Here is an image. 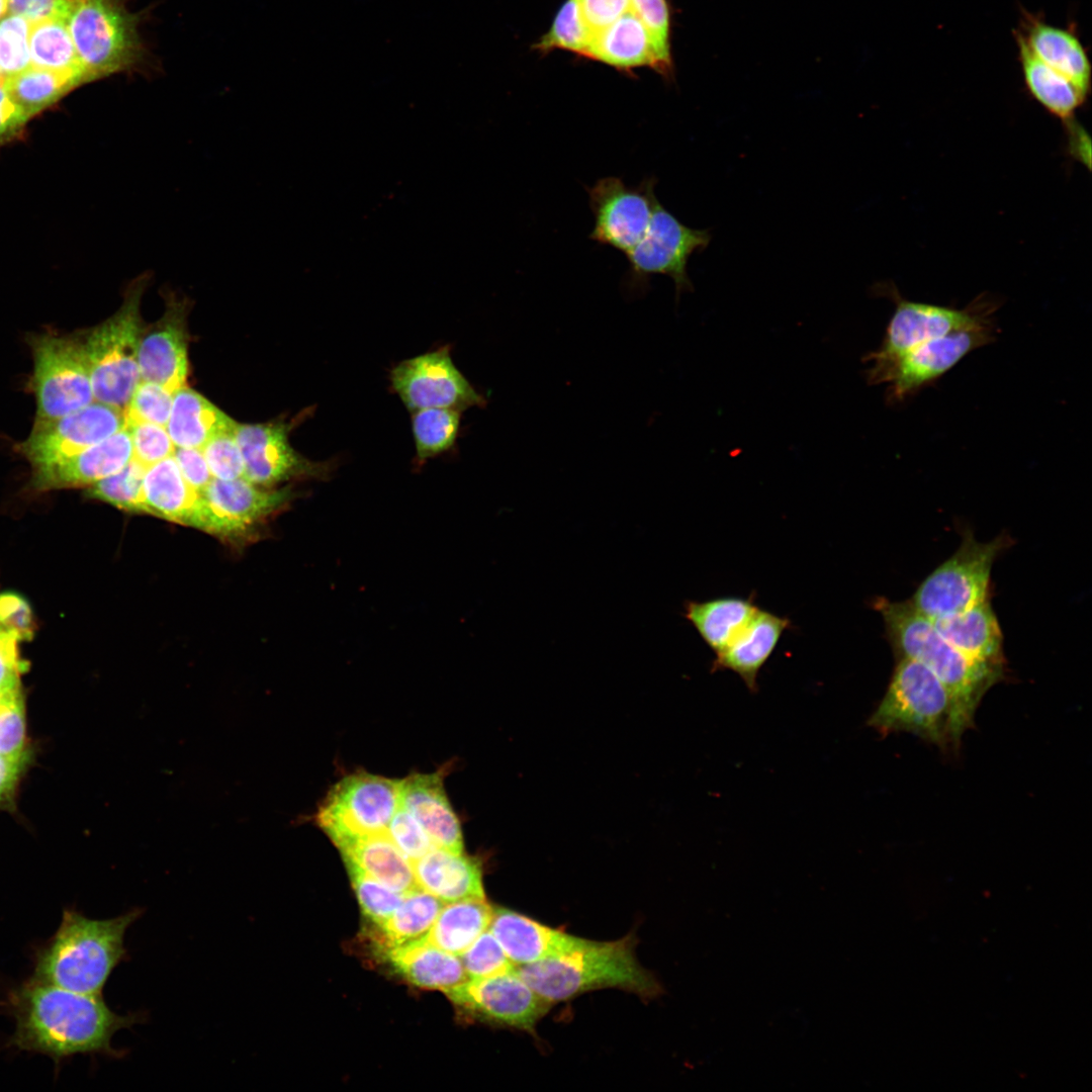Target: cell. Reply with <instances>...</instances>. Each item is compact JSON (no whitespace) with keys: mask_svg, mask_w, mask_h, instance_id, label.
Here are the masks:
<instances>
[{"mask_svg":"<svg viewBox=\"0 0 1092 1092\" xmlns=\"http://www.w3.org/2000/svg\"><path fill=\"white\" fill-rule=\"evenodd\" d=\"M0 1013L14 1021V1031L1 1050L49 1057L56 1073L78 1055L121 1057L112 1048L113 1035L141 1019L135 1013H115L102 995L71 991L30 977L6 989Z\"/></svg>","mask_w":1092,"mask_h":1092,"instance_id":"1","label":"cell"},{"mask_svg":"<svg viewBox=\"0 0 1092 1092\" xmlns=\"http://www.w3.org/2000/svg\"><path fill=\"white\" fill-rule=\"evenodd\" d=\"M143 910L109 919H92L75 907L63 909L56 931L32 946L30 978L71 991L102 995L116 966L126 956L124 936Z\"/></svg>","mask_w":1092,"mask_h":1092,"instance_id":"2","label":"cell"},{"mask_svg":"<svg viewBox=\"0 0 1092 1092\" xmlns=\"http://www.w3.org/2000/svg\"><path fill=\"white\" fill-rule=\"evenodd\" d=\"M874 608L881 614L887 638L896 658L915 660L931 670L946 687L953 701V739L961 746L965 731L974 726L982 698L1004 672L977 663L953 645L908 601L879 598Z\"/></svg>","mask_w":1092,"mask_h":1092,"instance_id":"3","label":"cell"},{"mask_svg":"<svg viewBox=\"0 0 1092 1092\" xmlns=\"http://www.w3.org/2000/svg\"><path fill=\"white\" fill-rule=\"evenodd\" d=\"M635 944L633 933L612 941L586 939L567 952L515 967V972L550 1004L606 988L654 998L662 986L636 960Z\"/></svg>","mask_w":1092,"mask_h":1092,"instance_id":"4","label":"cell"},{"mask_svg":"<svg viewBox=\"0 0 1092 1092\" xmlns=\"http://www.w3.org/2000/svg\"><path fill=\"white\" fill-rule=\"evenodd\" d=\"M887 691L868 720L883 736L908 732L942 750L958 749L953 739V701L926 666L896 658Z\"/></svg>","mask_w":1092,"mask_h":1092,"instance_id":"5","label":"cell"},{"mask_svg":"<svg viewBox=\"0 0 1092 1092\" xmlns=\"http://www.w3.org/2000/svg\"><path fill=\"white\" fill-rule=\"evenodd\" d=\"M880 295L892 299L895 310L879 349L870 352L863 361L869 384H877L880 376L904 354L930 340L993 323L999 303L986 293L978 295L963 309L911 301L904 298L893 283L874 287Z\"/></svg>","mask_w":1092,"mask_h":1092,"instance_id":"6","label":"cell"},{"mask_svg":"<svg viewBox=\"0 0 1092 1092\" xmlns=\"http://www.w3.org/2000/svg\"><path fill=\"white\" fill-rule=\"evenodd\" d=\"M141 21L123 0H75L66 22L88 82L145 64Z\"/></svg>","mask_w":1092,"mask_h":1092,"instance_id":"7","label":"cell"},{"mask_svg":"<svg viewBox=\"0 0 1092 1092\" xmlns=\"http://www.w3.org/2000/svg\"><path fill=\"white\" fill-rule=\"evenodd\" d=\"M146 285L145 276L132 282L120 308L83 341L94 399L123 410L141 380L138 350L144 324L140 304Z\"/></svg>","mask_w":1092,"mask_h":1092,"instance_id":"8","label":"cell"},{"mask_svg":"<svg viewBox=\"0 0 1092 1092\" xmlns=\"http://www.w3.org/2000/svg\"><path fill=\"white\" fill-rule=\"evenodd\" d=\"M1009 539L1000 535L978 541L964 534L957 551L919 584L911 605L930 620L964 612L988 599L991 570Z\"/></svg>","mask_w":1092,"mask_h":1092,"instance_id":"9","label":"cell"},{"mask_svg":"<svg viewBox=\"0 0 1092 1092\" xmlns=\"http://www.w3.org/2000/svg\"><path fill=\"white\" fill-rule=\"evenodd\" d=\"M399 784L400 780L363 770L350 774L327 793L314 822L337 848L385 833L399 804Z\"/></svg>","mask_w":1092,"mask_h":1092,"instance_id":"10","label":"cell"},{"mask_svg":"<svg viewBox=\"0 0 1092 1092\" xmlns=\"http://www.w3.org/2000/svg\"><path fill=\"white\" fill-rule=\"evenodd\" d=\"M710 241L709 230L685 225L658 201L644 237L626 254L629 270L624 278L625 291L630 296L644 294L654 274L672 279L676 298L682 292L693 291L687 271L689 259L694 253L704 251Z\"/></svg>","mask_w":1092,"mask_h":1092,"instance_id":"11","label":"cell"},{"mask_svg":"<svg viewBox=\"0 0 1092 1092\" xmlns=\"http://www.w3.org/2000/svg\"><path fill=\"white\" fill-rule=\"evenodd\" d=\"M30 347L36 420L60 418L95 400L83 341L44 334L31 338Z\"/></svg>","mask_w":1092,"mask_h":1092,"instance_id":"12","label":"cell"},{"mask_svg":"<svg viewBox=\"0 0 1092 1092\" xmlns=\"http://www.w3.org/2000/svg\"><path fill=\"white\" fill-rule=\"evenodd\" d=\"M389 381L411 413L432 407L463 412L486 405L483 395L455 365L449 346L400 361L390 369Z\"/></svg>","mask_w":1092,"mask_h":1092,"instance_id":"13","label":"cell"},{"mask_svg":"<svg viewBox=\"0 0 1092 1092\" xmlns=\"http://www.w3.org/2000/svg\"><path fill=\"white\" fill-rule=\"evenodd\" d=\"M292 424L284 421L266 424H239L235 437L244 461V478L264 486L315 479L327 480L335 470V462L313 461L297 452L289 442Z\"/></svg>","mask_w":1092,"mask_h":1092,"instance_id":"14","label":"cell"},{"mask_svg":"<svg viewBox=\"0 0 1092 1092\" xmlns=\"http://www.w3.org/2000/svg\"><path fill=\"white\" fill-rule=\"evenodd\" d=\"M124 410L94 400L66 416L35 420L18 451L32 467L79 453L125 428Z\"/></svg>","mask_w":1092,"mask_h":1092,"instance_id":"15","label":"cell"},{"mask_svg":"<svg viewBox=\"0 0 1092 1092\" xmlns=\"http://www.w3.org/2000/svg\"><path fill=\"white\" fill-rule=\"evenodd\" d=\"M654 187V178L645 179L636 187L627 186L618 177L599 179L587 189L595 216L589 238L629 253L649 228L658 202Z\"/></svg>","mask_w":1092,"mask_h":1092,"instance_id":"16","label":"cell"},{"mask_svg":"<svg viewBox=\"0 0 1092 1092\" xmlns=\"http://www.w3.org/2000/svg\"><path fill=\"white\" fill-rule=\"evenodd\" d=\"M994 341L993 323L930 340L894 362L880 376L877 384H889V401H902L936 381L972 351Z\"/></svg>","mask_w":1092,"mask_h":1092,"instance_id":"17","label":"cell"},{"mask_svg":"<svg viewBox=\"0 0 1092 1092\" xmlns=\"http://www.w3.org/2000/svg\"><path fill=\"white\" fill-rule=\"evenodd\" d=\"M447 996L472 1017L491 1024L535 1032L551 1004L516 972L468 980Z\"/></svg>","mask_w":1092,"mask_h":1092,"instance_id":"18","label":"cell"},{"mask_svg":"<svg viewBox=\"0 0 1092 1092\" xmlns=\"http://www.w3.org/2000/svg\"><path fill=\"white\" fill-rule=\"evenodd\" d=\"M187 310L185 300L169 296L164 314L144 325L140 336L141 380L158 383L173 393L186 385L188 374Z\"/></svg>","mask_w":1092,"mask_h":1092,"instance_id":"19","label":"cell"},{"mask_svg":"<svg viewBox=\"0 0 1092 1092\" xmlns=\"http://www.w3.org/2000/svg\"><path fill=\"white\" fill-rule=\"evenodd\" d=\"M218 536L244 534L250 527L282 511L296 496L290 486L264 487L246 478H212L202 492Z\"/></svg>","mask_w":1092,"mask_h":1092,"instance_id":"20","label":"cell"},{"mask_svg":"<svg viewBox=\"0 0 1092 1092\" xmlns=\"http://www.w3.org/2000/svg\"><path fill=\"white\" fill-rule=\"evenodd\" d=\"M1024 84L1028 93L1068 130L1070 153L1080 162L1090 164L1091 144L1075 114L1087 98L1063 75L1038 60L1015 33Z\"/></svg>","mask_w":1092,"mask_h":1092,"instance_id":"21","label":"cell"},{"mask_svg":"<svg viewBox=\"0 0 1092 1092\" xmlns=\"http://www.w3.org/2000/svg\"><path fill=\"white\" fill-rule=\"evenodd\" d=\"M132 459L126 428L79 453L32 467L31 484L37 490L90 486L119 471Z\"/></svg>","mask_w":1092,"mask_h":1092,"instance_id":"22","label":"cell"},{"mask_svg":"<svg viewBox=\"0 0 1092 1092\" xmlns=\"http://www.w3.org/2000/svg\"><path fill=\"white\" fill-rule=\"evenodd\" d=\"M1015 33L1038 60L1067 78L1088 99L1092 65L1076 30L1051 24L1042 16L1023 10Z\"/></svg>","mask_w":1092,"mask_h":1092,"instance_id":"23","label":"cell"},{"mask_svg":"<svg viewBox=\"0 0 1092 1092\" xmlns=\"http://www.w3.org/2000/svg\"><path fill=\"white\" fill-rule=\"evenodd\" d=\"M445 769L400 780L399 805L416 818L436 846L460 853L462 829L445 792Z\"/></svg>","mask_w":1092,"mask_h":1092,"instance_id":"24","label":"cell"},{"mask_svg":"<svg viewBox=\"0 0 1092 1092\" xmlns=\"http://www.w3.org/2000/svg\"><path fill=\"white\" fill-rule=\"evenodd\" d=\"M488 930L515 967L567 952L586 940L504 907H493Z\"/></svg>","mask_w":1092,"mask_h":1092,"instance_id":"25","label":"cell"},{"mask_svg":"<svg viewBox=\"0 0 1092 1092\" xmlns=\"http://www.w3.org/2000/svg\"><path fill=\"white\" fill-rule=\"evenodd\" d=\"M143 499L147 514L209 532L210 509L202 493L186 482L173 456L146 469Z\"/></svg>","mask_w":1092,"mask_h":1092,"instance_id":"26","label":"cell"},{"mask_svg":"<svg viewBox=\"0 0 1092 1092\" xmlns=\"http://www.w3.org/2000/svg\"><path fill=\"white\" fill-rule=\"evenodd\" d=\"M790 627L789 619L758 608L735 638L716 654L712 671L731 670L751 692L757 691L759 670Z\"/></svg>","mask_w":1092,"mask_h":1092,"instance_id":"27","label":"cell"},{"mask_svg":"<svg viewBox=\"0 0 1092 1092\" xmlns=\"http://www.w3.org/2000/svg\"><path fill=\"white\" fill-rule=\"evenodd\" d=\"M938 632L971 660L1004 672L1003 635L989 600L931 620Z\"/></svg>","mask_w":1092,"mask_h":1092,"instance_id":"28","label":"cell"},{"mask_svg":"<svg viewBox=\"0 0 1092 1092\" xmlns=\"http://www.w3.org/2000/svg\"><path fill=\"white\" fill-rule=\"evenodd\" d=\"M412 866L418 887L442 902L485 898L476 857L434 846Z\"/></svg>","mask_w":1092,"mask_h":1092,"instance_id":"29","label":"cell"},{"mask_svg":"<svg viewBox=\"0 0 1092 1092\" xmlns=\"http://www.w3.org/2000/svg\"><path fill=\"white\" fill-rule=\"evenodd\" d=\"M392 970L420 988L449 994L469 978L458 956L445 951L427 940H419L376 952Z\"/></svg>","mask_w":1092,"mask_h":1092,"instance_id":"30","label":"cell"},{"mask_svg":"<svg viewBox=\"0 0 1092 1092\" xmlns=\"http://www.w3.org/2000/svg\"><path fill=\"white\" fill-rule=\"evenodd\" d=\"M586 57L620 70L647 66L664 77L672 74V69L658 55L647 28L632 10L594 36Z\"/></svg>","mask_w":1092,"mask_h":1092,"instance_id":"31","label":"cell"},{"mask_svg":"<svg viewBox=\"0 0 1092 1092\" xmlns=\"http://www.w3.org/2000/svg\"><path fill=\"white\" fill-rule=\"evenodd\" d=\"M235 424L207 398L185 385L174 392L166 430L175 447L201 449L214 435Z\"/></svg>","mask_w":1092,"mask_h":1092,"instance_id":"32","label":"cell"},{"mask_svg":"<svg viewBox=\"0 0 1092 1092\" xmlns=\"http://www.w3.org/2000/svg\"><path fill=\"white\" fill-rule=\"evenodd\" d=\"M338 849L344 861L399 893L418 888L412 862L386 832L356 839Z\"/></svg>","mask_w":1092,"mask_h":1092,"instance_id":"33","label":"cell"},{"mask_svg":"<svg viewBox=\"0 0 1092 1092\" xmlns=\"http://www.w3.org/2000/svg\"><path fill=\"white\" fill-rule=\"evenodd\" d=\"M757 609L751 598L722 597L689 601L684 616L717 654L744 628Z\"/></svg>","mask_w":1092,"mask_h":1092,"instance_id":"34","label":"cell"},{"mask_svg":"<svg viewBox=\"0 0 1092 1092\" xmlns=\"http://www.w3.org/2000/svg\"><path fill=\"white\" fill-rule=\"evenodd\" d=\"M493 907L485 898H467L443 905L425 940L456 956L462 954L488 929Z\"/></svg>","mask_w":1092,"mask_h":1092,"instance_id":"35","label":"cell"},{"mask_svg":"<svg viewBox=\"0 0 1092 1092\" xmlns=\"http://www.w3.org/2000/svg\"><path fill=\"white\" fill-rule=\"evenodd\" d=\"M442 906L441 900L419 887L405 893L391 916L370 931L375 952L425 939Z\"/></svg>","mask_w":1092,"mask_h":1092,"instance_id":"36","label":"cell"},{"mask_svg":"<svg viewBox=\"0 0 1092 1092\" xmlns=\"http://www.w3.org/2000/svg\"><path fill=\"white\" fill-rule=\"evenodd\" d=\"M29 51L31 66L88 82L66 20L46 19L30 24Z\"/></svg>","mask_w":1092,"mask_h":1092,"instance_id":"37","label":"cell"},{"mask_svg":"<svg viewBox=\"0 0 1092 1092\" xmlns=\"http://www.w3.org/2000/svg\"><path fill=\"white\" fill-rule=\"evenodd\" d=\"M11 97L31 117L82 84L77 78L30 66L4 79Z\"/></svg>","mask_w":1092,"mask_h":1092,"instance_id":"38","label":"cell"},{"mask_svg":"<svg viewBox=\"0 0 1092 1092\" xmlns=\"http://www.w3.org/2000/svg\"><path fill=\"white\" fill-rule=\"evenodd\" d=\"M461 413L441 407L412 413L415 462L419 466L453 448L459 435Z\"/></svg>","mask_w":1092,"mask_h":1092,"instance_id":"39","label":"cell"},{"mask_svg":"<svg viewBox=\"0 0 1092 1092\" xmlns=\"http://www.w3.org/2000/svg\"><path fill=\"white\" fill-rule=\"evenodd\" d=\"M146 469L138 461L131 459L119 471L88 486L86 495L122 511L147 514L143 499Z\"/></svg>","mask_w":1092,"mask_h":1092,"instance_id":"40","label":"cell"},{"mask_svg":"<svg viewBox=\"0 0 1092 1092\" xmlns=\"http://www.w3.org/2000/svg\"><path fill=\"white\" fill-rule=\"evenodd\" d=\"M593 38L577 0H567L556 14L549 31L535 47L541 52L561 49L586 57Z\"/></svg>","mask_w":1092,"mask_h":1092,"instance_id":"41","label":"cell"},{"mask_svg":"<svg viewBox=\"0 0 1092 1092\" xmlns=\"http://www.w3.org/2000/svg\"><path fill=\"white\" fill-rule=\"evenodd\" d=\"M344 863L363 914L374 927L382 925L400 905L404 894L371 878L355 864Z\"/></svg>","mask_w":1092,"mask_h":1092,"instance_id":"42","label":"cell"},{"mask_svg":"<svg viewBox=\"0 0 1092 1092\" xmlns=\"http://www.w3.org/2000/svg\"><path fill=\"white\" fill-rule=\"evenodd\" d=\"M0 756L14 760L29 759L21 689L0 696Z\"/></svg>","mask_w":1092,"mask_h":1092,"instance_id":"43","label":"cell"},{"mask_svg":"<svg viewBox=\"0 0 1092 1092\" xmlns=\"http://www.w3.org/2000/svg\"><path fill=\"white\" fill-rule=\"evenodd\" d=\"M30 23L13 14L0 19V76L12 77L31 66L29 51Z\"/></svg>","mask_w":1092,"mask_h":1092,"instance_id":"44","label":"cell"},{"mask_svg":"<svg viewBox=\"0 0 1092 1092\" xmlns=\"http://www.w3.org/2000/svg\"><path fill=\"white\" fill-rule=\"evenodd\" d=\"M459 957L469 980L487 978L515 969L488 929Z\"/></svg>","mask_w":1092,"mask_h":1092,"instance_id":"45","label":"cell"},{"mask_svg":"<svg viewBox=\"0 0 1092 1092\" xmlns=\"http://www.w3.org/2000/svg\"><path fill=\"white\" fill-rule=\"evenodd\" d=\"M132 446V459L148 468L173 455L175 445L166 427L125 419Z\"/></svg>","mask_w":1092,"mask_h":1092,"instance_id":"46","label":"cell"},{"mask_svg":"<svg viewBox=\"0 0 1092 1092\" xmlns=\"http://www.w3.org/2000/svg\"><path fill=\"white\" fill-rule=\"evenodd\" d=\"M174 393L164 386L140 380L124 408L125 419L149 422L166 427Z\"/></svg>","mask_w":1092,"mask_h":1092,"instance_id":"47","label":"cell"},{"mask_svg":"<svg viewBox=\"0 0 1092 1092\" xmlns=\"http://www.w3.org/2000/svg\"><path fill=\"white\" fill-rule=\"evenodd\" d=\"M235 426L217 433L201 448L213 478L244 477V461L235 437Z\"/></svg>","mask_w":1092,"mask_h":1092,"instance_id":"48","label":"cell"},{"mask_svg":"<svg viewBox=\"0 0 1092 1092\" xmlns=\"http://www.w3.org/2000/svg\"><path fill=\"white\" fill-rule=\"evenodd\" d=\"M386 834L412 863L436 846L416 818L399 804Z\"/></svg>","mask_w":1092,"mask_h":1092,"instance_id":"49","label":"cell"},{"mask_svg":"<svg viewBox=\"0 0 1092 1092\" xmlns=\"http://www.w3.org/2000/svg\"><path fill=\"white\" fill-rule=\"evenodd\" d=\"M631 10L647 28L663 63L672 69L670 14L666 0H630Z\"/></svg>","mask_w":1092,"mask_h":1092,"instance_id":"50","label":"cell"},{"mask_svg":"<svg viewBox=\"0 0 1092 1092\" xmlns=\"http://www.w3.org/2000/svg\"><path fill=\"white\" fill-rule=\"evenodd\" d=\"M0 626L18 640H30L34 632L30 605L15 592L0 594Z\"/></svg>","mask_w":1092,"mask_h":1092,"instance_id":"51","label":"cell"},{"mask_svg":"<svg viewBox=\"0 0 1092 1092\" xmlns=\"http://www.w3.org/2000/svg\"><path fill=\"white\" fill-rule=\"evenodd\" d=\"M75 0H7V13L30 24L46 19L67 20Z\"/></svg>","mask_w":1092,"mask_h":1092,"instance_id":"52","label":"cell"},{"mask_svg":"<svg viewBox=\"0 0 1092 1092\" xmlns=\"http://www.w3.org/2000/svg\"><path fill=\"white\" fill-rule=\"evenodd\" d=\"M583 20L595 36L631 10L630 0H577Z\"/></svg>","mask_w":1092,"mask_h":1092,"instance_id":"53","label":"cell"},{"mask_svg":"<svg viewBox=\"0 0 1092 1092\" xmlns=\"http://www.w3.org/2000/svg\"><path fill=\"white\" fill-rule=\"evenodd\" d=\"M172 456L186 482L202 493L213 478L202 450L175 447Z\"/></svg>","mask_w":1092,"mask_h":1092,"instance_id":"54","label":"cell"},{"mask_svg":"<svg viewBox=\"0 0 1092 1092\" xmlns=\"http://www.w3.org/2000/svg\"><path fill=\"white\" fill-rule=\"evenodd\" d=\"M17 637L4 631L0 635V696L21 689L20 672L23 663L17 651Z\"/></svg>","mask_w":1092,"mask_h":1092,"instance_id":"55","label":"cell"},{"mask_svg":"<svg viewBox=\"0 0 1092 1092\" xmlns=\"http://www.w3.org/2000/svg\"><path fill=\"white\" fill-rule=\"evenodd\" d=\"M30 116L11 97L0 79V142L16 134Z\"/></svg>","mask_w":1092,"mask_h":1092,"instance_id":"56","label":"cell"},{"mask_svg":"<svg viewBox=\"0 0 1092 1092\" xmlns=\"http://www.w3.org/2000/svg\"><path fill=\"white\" fill-rule=\"evenodd\" d=\"M28 760H14L0 756V808L13 801Z\"/></svg>","mask_w":1092,"mask_h":1092,"instance_id":"57","label":"cell"},{"mask_svg":"<svg viewBox=\"0 0 1092 1092\" xmlns=\"http://www.w3.org/2000/svg\"><path fill=\"white\" fill-rule=\"evenodd\" d=\"M7 14V0H0V19Z\"/></svg>","mask_w":1092,"mask_h":1092,"instance_id":"58","label":"cell"},{"mask_svg":"<svg viewBox=\"0 0 1092 1092\" xmlns=\"http://www.w3.org/2000/svg\"><path fill=\"white\" fill-rule=\"evenodd\" d=\"M4 631H6V630H4V629H3V628H2L1 626H0V635H1V634H2V633H3Z\"/></svg>","mask_w":1092,"mask_h":1092,"instance_id":"59","label":"cell"},{"mask_svg":"<svg viewBox=\"0 0 1092 1092\" xmlns=\"http://www.w3.org/2000/svg\"><path fill=\"white\" fill-rule=\"evenodd\" d=\"M0 79H2L1 76H0Z\"/></svg>","mask_w":1092,"mask_h":1092,"instance_id":"60","label":"cell"}]
</instances>
